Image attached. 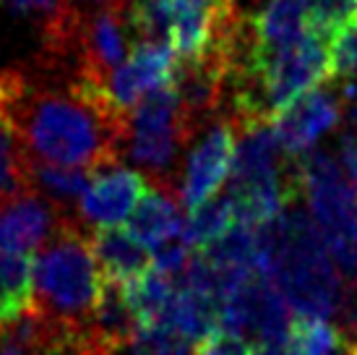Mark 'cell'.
<instances>
[{"label": "cell", "instance_id": "obj_11", "mask_svg": "<svg viewBox=\"0 0 357 355\" xmlns=\"http://www.w3.org/2000/svg\"><path fill=\"white\" fill-rule=\"evenodd\" d=\"M63 212L40 194H26L0 207V251L29 254L40 251L58 230Z\"/></svg>", "mask_w": 357, "mask_h": 355}, {"label": "cell", "instance_id": "obj_14", "mask_svg": "<svg viewBox=\"0 0 357 355\" xmlns=\"http://www.w3.org/2000/svg\"><path fill=\"white\" fill-rule=\"evenodd\" d=\"M250 42L264 48H282L303 40L307 31L305 0H266L250 19Z\"/></svg>", "mask_w": 357, "mask_h": 355}, {"label": "cell", "instance_id": "obj_4", "mask_svg": "<svg viewBox=\"0 0 357 355\" xmlns=\"http://www.w3.org/2000/svg\"><path fill=\"white\" fill-rule=\"evenodd\" d=\"M292 178L307 196L310 217L342 277L357 280V186L344 178L342 165L328 152L295 157Z\"/></svg>", "mask_w": 357, "mask_h": 355}, {"label": "cell", "instance_id": "obj_26", "mask_svg": "<svg viewBox=\"0 0 357 355\" xmlns=\"http://www.w3.org/2000/svg\"><path fill=\"white\" fill-rule=\"evenodd\" d=\"M339 316H342V324H344V332H342V335L347 337V340H352V342H357V280L349 290H344Z\"/></svg>", "mask_w": 357, "mask_h": 355}, {"label": "cell", "instance_id": "obj_12", "mask_svg": "<svg viewBox=\"0 0 357 355\" xmlns=\"http://www.w3.org/2000/svg\"><path fill=\"white\" fill-rule=\"evenodd\" d=\"M89 240L105 280L128 285L154 269V251L144 246L126 225L97 227L89 233Z\"/></svg>", "mask_w": 357, "mask_h": 355}, {"label": "cell", "instance_id": "obj_28", "mask_svg": "<svg viewBox=\"0 0 357 355\" xmlns=\"http://www.w3.org/2000/svg\"><path fill=\"white\" fill-rule=\"evenodd\" d=\"M253 355H292L287 347V340L284 342H256L253 345Z\"/></svg>", "mask_w": 357, "mask_h": 355}, {"label": "cell", "instance_id": "obj_13", "mask_svg": "<svg viewBox=\"0 0 357 355\" xmlns=\"http://www.w3.org/2000/svg\"><path fill=\"white\" fill-rule=\"evenodd\" d=\"M183 225L185 219L180 215V201L165 186H154V183H149L146 194L141 196L133 215L126 222L130 233L151 251L169 246L175 238L183 236Z\"/></svg>", "mask_w": 357, "mask_h": 355}, {"label": "cell", "instance_id": "obj_27", "mask_svg": "<svg viewBox=\"0 0 357 355\" xmlns=\"http://www.w3.org/2000/svg\"><path fill=\"white\" fill-rule=\"evenodd\" d=\"M339 165L347 173V178L357 186V136L344 133L339 141Z\"/></svg>", "mask_w": 357, "mask_h": 355}, {"label": "cell", "instance_id": "obj_18", "mask_svg": "<svg viewBox=\"0 0 357 355\" xmlns=\"http://www.w3.org/2000/svg\"><path fill=\"white\" fill-rule=\"evenodd\" d=\"M97 173L84 168H60V165H37L31 162V183L40 188L52 204L68 215V209H79L81 196L86 194L91 178Z\"/></svg>", "mask_w": 357, "mask_h": 355}, {"label": "cell", "instance_id": "obj_10", "mask_svg": "<svg viewBox=\"0 0 357 355\" xmlns=\"http://www.w3.org/2000/svg\"><path fill=\"white\" fill-rule=\"evenodd\" d=\"M146 188L149 180L139 170H128L123 165L102 170L91 178L86 194L81 196L79 219L94 227L126 225Z\"/></svg>", "mask_w": 357, "mask_h": 355}, {"label": "cell", "instance_id": "obj_16", "mask_svg": "<svg viewBox=\"0 0 357 355\" xmlns=\"http://www.w3.org/2000/svg\"><path fill=\"white\" fill-rule=\"evenodd\" d=\"M34 306V256L0 251V326L19 321Z\"/></svg>", "mask_w": 357, "mask_h": 355}, {"label": "cell", "instance_id": "obj_30", "mask_svg": "<svg viewBox=\"0 0 357 355\" xmlns=\"http://www.w3.org/2000/svg\"><path fill=\"white\" fill-rule=\"evenodd\" d=\"M349 118H352V123H355V129H357V94L352 97V113H349Z\"/></svg>", "mask_w": 357, "mask_h": 355}, {"label": "cell", "instance_id": "obj_20", "mask_svg": "<svg viewBox=\"0 0 357 355\" xmlns=\"http://www.w3.org/2000/svg\"><path fill=\"white\" fill-rule=\"evenodd\" d=\"M339 335L326 319H295L287 335V347L292 355H331L337 350Z\"/></svg>", "mask_w": 357, "mask_h": 355}, {"label": "cell", "instance_id": "obj_15", "mask_svg": "<svg viewBox=\"0 0 357 355\" xmlns=\"http://www.w3.org/2000/svg\"><path fill=\"white\" fill-rule=\"evenodd\" d=\"M26 194H34L31 159L10 108H0V207Z\"/></svg>", "mask_w": 357, "mask_h": 355}, {"label": "cell", "instance_id": "obj_2", "mask_svg": "<svg viewBox=\"0 0 357 355\" xmlns=\"http://www.w3.org/2000/svg\"><path fill=\"white\" fill-rule=\"evenodd\" d=\"M256 272L268 277L303 319H328L342 308V272L313 217L298 207L258 230Z\"/></svg>", "mask_w": 357, "mask_h": 355}, {"label": "cell", "instance_id": "obj_1", "mask_svg": "<svg viewBox=\"0 0 357 355\" xmlns=\"http://www.w3.org/2000/svg\"><path fill=\"white\" fill-rule=\"evenodd\" d=\"M10 115L31 162L102 173L120 165L128 147L130 115L120 108L109 84L76 73L63 87L24 89Z\"/></svg>", "mask_w": 357, "mask_h": 355}, {"label": "cell", "instance_id": "obj_25", "mask_svg": "<svg viewBox=\"0 0 357 355\" xmlns=\"http://www.w3.org/2000/svg\"><path fill=\"white\" fill-rule=\"evenodd\" d=\"M0 6H8L16 13H42L45 24H50L58 13H63V10L68 8L60 0H0Z\"/></svg>", "mask_w": 357, "mask_h": 355}, {"label": "cell", "instance_id": "obj_8", "mask_svg": "<svg viewBox=\"0 0 357 355\" xmlns=\"http://www.w3.org/2000/svg\"><path fill=\"white\" fill-rule=\"evenodd\" d=\"M240 126H243V136L235 149L227 191L250 194V191H261V188L295 183L292 175H282V154L284 152L274 136L271 123H240Z\"/></svg>", "mask_w": 357, "mask_h": 355}, {"label": "cell", "instance_id": "obj_9", "mask_svg": "<svg viewBox=\"0 0 357 355\" xmlns=\"http://www.w3.org/2000/svg\"><path fill=\"white\" fill-rule=\"evenodd\" d=\"M339 113L342 99L334 94V89H313L282 110L271 120V129L282 152L295 159L310 152L318 138L337 126Z\"/></svg>", "mask_w": 357, "mask_h": 355}, {"label": "cell", "instance_id": "obj_24", "mask_svg": "<svg viewBox=\"0 0 357 355\" xmlns=\"http://www.w3.org/2000/svg\"><path fill=\"white\" fill-rule=\"evenodd\" d=\"M196 355H253V345L245 337L227 335V332H214L206 340L196 345Z\"/></svg>", "mask_w": 357, "mask_h": 355}, {"label": "cell", "instance_id": "obj_21", "mask_svg": "<svg viewBox=\"0 0 357 355\" xmlns=\"http://www.w3.org/2000/svg\"><path fill=\"white\" fill-rule=\"evenodd\" d=\"M307 29L318 37H331L339 27L357 16V0H307Z\"/></svg>", "mask_w": 357, "mask_h": 355}, {"label": "cell", "instance_id": "obj_17", "mask_svg": "<svg viewBox=\"0 0 357 355\" xmlns=\"http://www.w3.org/2000/svg\"><path fill=\"white\" fill-rule=\"evenodd\" d=\"M235 225H238V219H235V201L229 196V191L227 194H217L214 198H208L206 204H201V207L190 212L185 225H183L180 240L190 251H201L208 243L219 240Z\"/></svg>", "mask_w": 357, "mask_h": 355}, {"label": "cell", "instance_id": "obj_3", "mask_svg": "<svg viewBox=\"0 0 357 355\" xmlns=\"http://www.w3.org/2000/svg\"><path fill=\"white\" fill-rule=\"evenodd\" d=\"M81 225L73 215H63L34 256V308L52 324H89L100 306L105 275Z\"/></svg>", "mask_w": 357, "mask_h": 355}, {"label": "cell", "instance_id": "obj_5", "mask_svg": "<svg viewBox=\"0 0 357 355\" xmlns=\"http://www.w3.org/2000/svg\"><path fill=\"white\" fill-rule=\"evenodd\" d=\"M193 133L190 120L180 108L175 84L151 92L130 115L128 154L130 159L157 178H165L178 157V149Z\"/></svg>", "mask_w": 357, "mask_h": 355}, {"label": "cell", "instance_id": "obj_23", "mask_svg": "<svg viewBox=\"0 0 357 355\" xmlns=\"http://www.w3.org/2000/svg\"><path fill=\"white\" fill-rule=\"evenodd\" d=\"M328 55H331V76L342 81L357 79V16L331 34Z\"/></svg>", "mask_w": 357, "mask_h": 355}, {"label": "cell", "instance_id": "obj_22", "mask_svg": "<svg viewBox=\"0 0 357 355\" xmlns=\"http://www.w3.org/2000/svg\"><path fill=\"white\" fill-rule=\"evenodd\" d=\"M188 342L165 324H139L130 340V355H188Z\"/></svg>", "mask_w": 357, "mask_h": 355}, {"label": "cell", "instance_id": "obj_6", "mask_svg": "<svg viewBox=\"0 0 357 355\" xmlns=\"http://www.w3.org/2000/svg\"><path fill=\"white\" fill-rule=\"evenodd\" d=\"M235 149H238L235 126L227 120L211 126L204 133V138L190 149L188 162H185V173H183L178 194L183 207L193 212L196 207L206 204L208 198L217 196L222 183L232 173Z\"/></svg>", "mask_w": 357, "mask_h": 355}, {"label": "cell", "instance_id": "obj_31", "mask_svg": "<svg viewBox=\"0 0 357 355\" xmlns=\"http://www.w3.org/2000/svg\"><path fill=\"white\" fill-rule=\"evenodd\" d=\"M60 3H63V6H68V8H79V3H76V0H60Z\"/></svg>", "mask_w": 357, "mask_h": 355}, {"label": "cell", "instance_id": "obj_29", "mask_svg": "<svg viewBox=\"0 0 357 355\" xmlns=\"http://www.w3.org/2000/svg\"><path fill=\"white\" fill-rule=\"evenodd\" d=\"M331 355H357V342H352V340H347V337L342 335L337 350H334Z\"/></svg>", "mask_w": 357, "mask_h": 355}, {"label": "cell", "instance_id": "obj_19", "mask_svg": "<svg viewBox=\"0 0 357 355\" xmlns=\"http://www.w3.org/2000/svg\"><path fill=\"white\" fill-rule=\"evenodd\" d=\"M175 290L178 285L172 277L162 275L159 269H151L149 275L123 285V296L139 324H159L165 319L169 300L175 298Z\"/></svg>", "mask_w": 357, "mask_h": 355}, {"label": "cell", "instance_id": "obj_7", "mask_svg": "<svg viewBox=\"0 0 357 355\" xmlns=\"http://www.w3.org/2000/svg\"><path fill=\"white\" fill-rule=\"evenodd\" d=\"M175 71H178V55L169 45L136 42L126 63L112 73L109 92L120 108L133 115V110L139 108L146 94L175 81Z\"/></svg>", "mask_w": 357, "mask_h": 355}]
</instances>
